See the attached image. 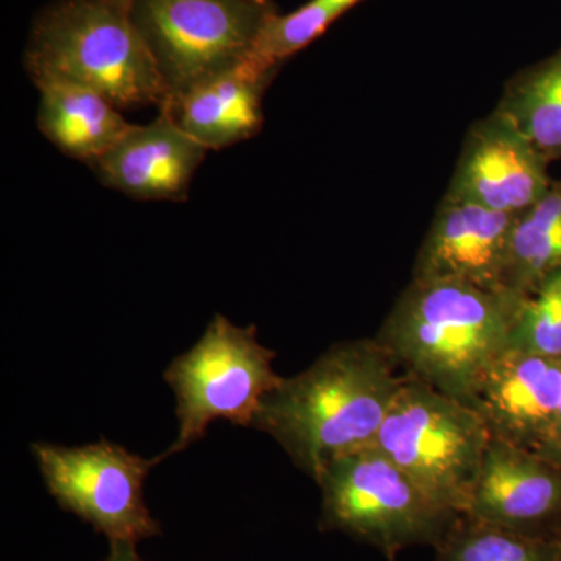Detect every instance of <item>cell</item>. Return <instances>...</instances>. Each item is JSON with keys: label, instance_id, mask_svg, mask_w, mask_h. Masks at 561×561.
<instances>
[{"label": "cell", "instance_id": "5", "mask_svg": "<svg viewBox=\"0 0 561 561\" xmlns=\"http://www.w3.org/2000/svg\"><path fill=\"white\" fill-rule=\"evenodd\" d=\"M275 351L257 341L254 324L242 328L216 313L201 341L164 371L176 400L179 434L158 463L186 451L216 420L250 427L262 400L283 379L273 370Z\"/></svg>", "mask_w": 561, "mask_h": 561}, {"label": "cell", "instance_id": "20", "mask_svg": "<svg viewBox=\"0 0 561 561\" xmlns=\"http://www.w3.org/2000/svg\"><path fill=\"white\" fill-rule=\"evenodd\" d=\"M508 350L561 359V268L519 305Z\"/></svg>", "mask_w": 561, "mask_h": 561}, {"label": "cell", "instance_id": "9", "mask_svg": "<svg viewBox=\"0 0 561 561\" xmlns=\"http://www.w3.org/2000/svg\"><path fill=\"white\" fill-rule=\"evenodd\" d=\"M549 162L500 111L472 124L446 195L515 214L551 187Z\"/></svg>", "mask_w": 561, "mask_h": 561}, {"label": "cell", "instance_id": "24", "mask_svg": "<svg viewBox=\"0 0 561 561\" xmlns=\"http://www.w3.org/2000/svg\"><path fill=\"white\" fill-rule=\"evenodd\" d=\"M389 561H397V556H390Z\"/></svg>", "mask_w": 561, "mask_h": 561}, {"label": "cell", "instance_id": "18", "mask_svg": "<svg viewBox=\"0 0 561 561\" xmlns=\"http://www.w3.org/2000/svg\"><path fill=\"white\" fill-rule=\"evenodd\" d=\"M435 551L437 561H557L559 541L527 537L461 515Z\"/></svg>", "mask_w": 561, "mask_h": 561}, {"label": "cell", "instance_id": "2", "mask_svg": "<svg viewBox=\"0 0 561 561\" xmlns=\"http://www.w3.org/2000/svg\"><path fill=\"white\" fill-rule=\"evenodd\" d=\"M523 300L461 279L412 278L375 339L402 371L471 408L511 345Z\"/></svg>", "mask_w": 561, "mask_h": 561}, {"label": "cell", "instance_id": "19", "mask_svg": "<svg viewBox=\"0 0 561 561\" xmlns=\"http://www.w3.org/2000/svg\"><path fill=\"white\" fill-rule=\"evenodd\" d=\"M360 2L309 0L291 13L280 14L275 11L265 22L249 61L257 69L279 72L284 62L323 35L339 18Z\"/></svg>", "mask_w": 561, "mask_h": 561}, {"label": "cell", "instance_id": "15", "mask_svg": "<svg viewBox=\"0 0 561 561\" xmlns=\"http://www.w3.org/2000/svg\"><path fill=\"white\" fill-rule=\"evenodd\" d=\"M36 88L39 131L72 160L91 165L130 128L121 110L99 91L70 81H44Z\"/></svg>", "mask_w": 561, "mask_h": 561}, {"label": "cell", "instance_id": "21", "mask_svg": "<svg viewBox=\"0 0 561 561\" xmlns=\"http://www.w3.org/2000/svg\"><path fill=\"white\" fill-rule=\"evenodd\" d=\"M540 456L545 459L553 461V463L560 465L561 467V404L559 409V415H557L556 426L551 434V438L546 443L545 448Z\"/></svg>", "mask_w": 561, "mask_h": 561}, {"label": "cell", "instance_id": "16", "mask_svg": "<svg viewBox=\"0 0 561 561\" xmlns=\"http://www.w3.org/2000/svg\"><path fill=\"white\" fill-rule=\"evenodd\" d=\"M561 268V180L516 216L501 290L526 298Z\"/></svg>", "mask_w": 561, "mask_h": 561}, {"label": "cell", "instance_id": "3", "mask_svg": "<svg viewBox=\"0 0 561 561\" xmlns=\"http://www.w3.org/2000/svg\"><path fill=\"white\" fill-rule=\"evenodd\" d=\"M135 0H54L32 22L24 66L33 83L70 81L119 110L164 105L168 94L133 22Z\"/></svg>", "mask_w": 561, "mask_h": 561}, {"label": "cell", "instance_id": "1", "mask_svg": "<svg viewBox=\"0 0 561 561\" xmlns=\"http://www.w3.org/2000/svg\"><path fill=\"white\" fill-rule=\"evenodd\" d=\"M373 339L339 342L283 378L253 421L316 481L332 460L375 445L405 373Z\"/></svg>", "mask_w": 561, "mask_h": 561}, {"label": "cell", "instance_id": "4", "mask_svg": "<svg viewBox=\"0 0 561 561\" xmlns=\"http://www.w3.org/2000/svg\"><path fill=\"white\" fill-rule=\"evenodd\" d=\"M316 483L319 529L342 531L387 557L412 546L437 548L461 516L430 496L375 445L332 460Z\"/></svg>", "mask_w": 561, "mask_h": 561}, {"label": "cell", "instance_id": "11", "mask_svg": "<svg viewBox=\"0 0 561 561\" xmlns=\"http://www.w3.org/2000/svg\"><path fill=\"white\" fill-rule=\"evenodd\" d=\"M561 404V359L507 350L491 365L471 409L490 437L541 454Z\"/></svg>", "mask_w": 561, "mask_h": 561}, {"label": "cell", "instance_id": "14", "mask_svg": "<svg viewBox=\"0 0 561 561\" xmlns=\"http://www.w3.org/2000/svg\"><path fill=\"white\" fill-rule=\"evenodd\" d=\"M276 73L245 61L169 99L160 111L206 150L228 149L260 133L264 124L262 99Z\"/></svg>", "mask_w": 561, "mask_h": 561}, {"label": "cell", "instance_id": "23", "mask_svg": "<svg viewBox=\"0 0 561 561\" xmlns=\"http://www.w3.org/2000/svg\"><path fill=\"white\" fill-rule=\"evenodd\" d=\"M557 561H561V538L559 540V560Z\"/></svg>", "mask_w": 561, "mask_h": 561}, {"label": "cell", "instance_id": "12", "mask_svg": "<svg viewBox=\"0 0 561 561\" xmlns=\"http://www.w3.org/2000/svg\"><path fill=\"white\" fill-rule=\"evenodd\" d=\"M515 214L445 194L421 243L412 278L461 279L501 290Z\"/></svg>", "mask_w": 561, "mask_h": 561}, {"label": "cell", "instance_id": "7", "mask_svg": "<svg viewBox=\"0 0 561 561\" xmlns=\"http://www.w3.org/2000/svg\"><path fill=\"white\" fill-rule=\"evenodd\" d=\"M275 11L272 0H135L131 14L168 102L249 61Z\"/></svg>", "mask_w": 561, "mask_h": 561}, {"label": "cell", "instance_id": "13", "mask_svg": "<svg viewBox=\"0 0 561 561\" xmlns=\"http://www.w3.org/2000/svg\"><path fill=\"white\" fill-rule=\"evenodd\" d=\"M208 150L164 111L146 125H130L90 168L101 183L135 201H186Z\"/></svg>", "mask_w": 561, "mask_h": 561}, {"label": "cell", "instance_id": "10", "mask_svg": "<svg viewBox=\"0 0 561 561\" xmlns=\"http://www.w3.org/2000/svg\"><path fill=\"white\" fill-rule=\"evenodd\" d=\"M463 515L527 537L561 538V467L491 438Z\"/></svg>", "mask_w": 561, "mask_h": 561}, {"label": "cell", "instance_id": "17", "mask_svg": "<svg viewBox=\"0 0 561 561\" xmlns=\"http://www.w3.org/2000/svg\"><path fill=\"white\" fill-rule=\"evenodd\" d=\"M549 162L561 161V49L516 73L496 108Z\"/></svg>", "mask_w": 561, "mask_h": 561}, {"label": "cell", "instance_id": "6", "mask_svg": "<svg viewBox=\"0 0 561 561\" xmlns=\"http://www.w3.org/2000/svg\"><path fill=\"white\" fill-rule=\"evenodd\" d=\"M490 440L474 409L408 375L375 446L435 501L463 515Z\"/></svg>", "mask_w": 561, "mask_h": 561}, {"label": "cell", "instance_id": "22", "mask_svg": "<svg viewBox=\"0 0 561 561\" xmlns=\"http://www.w3.org/2000/svg\"><path fill=\"white\" fill-rule=\"evenodd\" d=\"M133 542H110V552L102 561H142Z\"/></svg>", "mask_w": 561, "mask_h": 561}, {"label": "cell", "instance_id": "8", "mask_svg": "<svg viewBox=\"0 0 561 561\" xmlns=\"http://www.w3.org/2000/svg\"><path fill=\"white\" fill-rule=\"evenodd\" d=\"M32 454L62 511L79 516L110 542L138 545L161 535L144 497V483L157 459H144L108 440L73 448L33 443Z\"/></svg>", "mask_w": 561, "mask_h": 561}]
</instances>
